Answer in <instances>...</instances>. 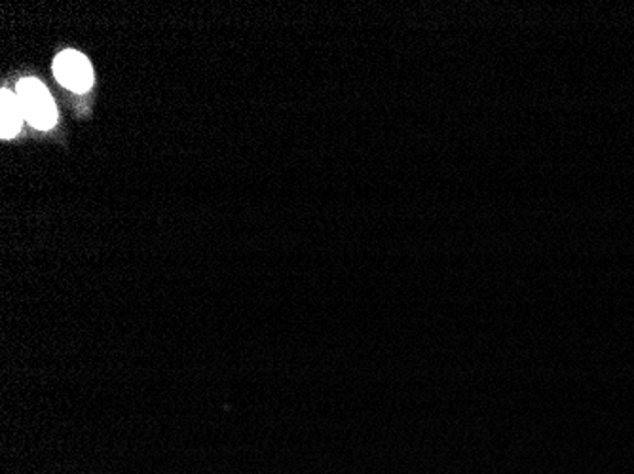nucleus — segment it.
Segmentation results:
<instances>
[{
    "mask_svg": "<svg viewBox=\"0 0 634 474\" xmlns=\"http://www.w3.org/2000/svg\"><path fill=\"white\" fill-rule=\"evenodd\" d=\"M54 71L59 82L72 92H87L93 82L92 65L79 51L67 50L59 54Z\"/></svg>",
    "mask_w": 634,
    "mask_h": 474,
    "instance_id": "nucleus-2",
    "label": "nucleus"
},
{
    "mask_svg": "<svg viewBox=\"0 0 634 474\" xmlns=\"http://www.w3.org/2000/svg\"><path fill=\"white\" fill-rule=\"evenodd\" d=\"M18 100L22 105L23 118L35 128L48 129L58 120V111L50 93L38 80L25 79L18 84Z\"/></svg>",
    "mask_w": 634,
    "mask_h": 474,
    "instance_id": "nucleus-1",
    "label": "nucleus"
},
{
    "mask_svg": "<svg viewBox=\"0 0 634 474\" xmlns=\"http://www.w3.org/2000/svg\"><path fill=\"white\" fill-rule=\"evenodd\" d=\"M0 111H2L0 135L4 139H10L22 128L23 111L18 95L8 92V90H2V93H0Z\"/></svg>",
    "mask_w": 634,
    "mask_h": 474,
    "instance_id": "nucleus-3",
    "label": "nucleus"
}]
</instances>
